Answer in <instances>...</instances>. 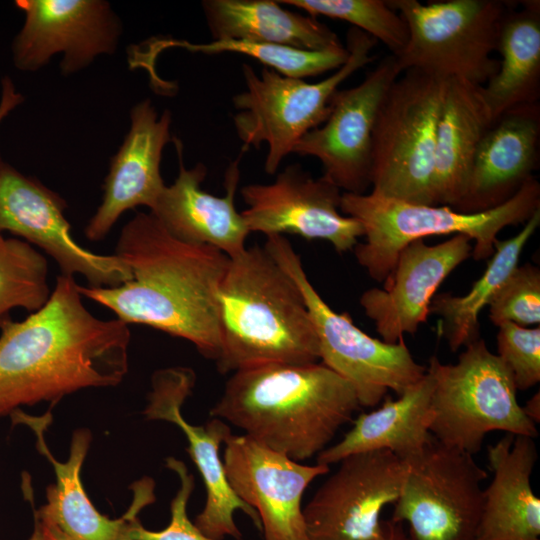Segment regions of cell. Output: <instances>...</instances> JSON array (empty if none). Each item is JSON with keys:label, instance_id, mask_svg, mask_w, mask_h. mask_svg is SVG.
I'll return each mask as SVG.
<instances>
[{"label": "cell", "instance_id": "obj_1", "mask_svg": "<svg viewBox=\"0 0 540 540\" xmlns=\"http://www.w3.org/2000/svg\"><path fill=\"white\" fill-rule=\"evenodd\" d=\"M130 338L128 324L84 306L74 277L58 276L39 310L22 321L0 319V416L118 385L128 371Z\"/></svg>", "mask_w": 540, "mask_h": 540}, {"label": "cell", "instance_id": "obj_2", "mask_svg": "<svg viewBox=\"0 0 540 540\" xmlns=\"http://www.w3.org/2000/svg\"><path fill=\"white\" fill-rule=\"evenodd\" d=\"M131 272L115 287L78 285L80 294L126 324H140L192 343L207 359L221 350L217 292L229 257L173 237L152 213L135 214L114 253Z\"/></svg>", "mask_w": 540, "mask_h": 540}, {"label": "cell", "instance_id": "obj_3", "mask_svg": "<svg viewBox=\"0 0 540 540\" xmlns=\"http://www.w3.org/2000/svg\"><path fill=\"white\" fill-rule=\"evenodd\" d=\"M360 407L352 385L322 363L269 364L233 372L210 415L301 462L325 450Z\"/></svg>", "mask_w": 540, "mask_h": 540}, {"label": "cell", "instance_id": "obj_4", "mask_svg": "<svg viewBox=\"0 0 540 540\" xmlns=\"http://www.w3.org/2000/svg\"><path fill=\"white\" fill-rule=\"evenodd\" d=\"M221 374L269 365L320 360L317 335L293 279L264 246L229 262L217 292Z\"/></svg>", "mask_w": 540, "mask_h": 540}, {"label": "cell", "instance_id": "obj_5", "mask_svg": "<svg viewBox=\"0 0 540 540\" xmlns=\"http://www.w3.org/2000/svg\"><path fill=\"white\" fill-rule=\"evenodd\" d=\"M340 210L358 220L364 230V241L354 247L357 262L373 280L384 282L401 250L415 240L430 236L465 235L475 241L471 252L475 260L490 258L501 230L526 223L540 210V184L532 177L508 201L478 213H462L442 205L414 204L371 192H343Z\"/></svg>", "mask_w": 540, "mask_h": 540}, {"label": "cell", "instance_id": "obj_6", "mask_svg": "<svg viewBox=\"0 0 540 540\" xmlns=\"http://www.w3.org/2000/svg\"><path fill=\"white\" fill-rule=\"evenodd\" d=\"M376 43L351 27L346 35L347 61L316 83L286 77L265 66L258 75L249 64L242 65L246 89L232 99L238 110L233 125L244 148L267 144V174H275L296 143L326 121L332 96L342 82L373 60L370 53Z\"/></svg>", "mask_w": 540, "mask_h": 540}, {"label": "cell", "instance_id": "obj_7", "mask_svg": "<svg viewBox=\"0 0 540 540\" xmlns=\"http://www.w3.org/2000/svg\"><path fill=\"white\" fill-rule=\"evenodd\" d=\"M401 74L384 95L375 119L371 193L435 205L434 152L447 80L418 69Z\"/></svg>", "mask_w": 540, "mask_h": 540}, {"label": "cell", "instance_id": "obj_8", "mask_svg": "<svg viewBox=\"0 0 540 540\" xmlns=\"http://www.w3.org/2000/svg\"><path fill=\"white\" fill-rule=\"evenodd\" d=\"M427 371L434 379L429 431L439 442L474 455L492 431L537 437L511 371L483 339L466 346L455 364L432 356Z\"/></svg>", "mask_w": 540, "mask_h": 540}, {"label": "cell", "instance_id": "obj_9", "mask_svg": "<svg viewBox=\"0 0 540 540\" xmlns=\"http://www.w3.org/2000/svg\"><path fill=\"white\" fill-rule=\"evenodd\" d=\"M405 20L409 39L393 55L401 72L418 69L442 79L460 78L483 86L497 72L492 57L507 12L505 0H389Z\"/></svg>", "mask_w": 540, "mask_h": 540}, {"label": "cell", "instance_id": "obj_10", "mask_svg": "<svg viewBox=\"0 0 540 540\" xmlns=\"http://www.w3.org/2000/svg\"><path fill=\"white\" fill-rule=\"evenodd\" d=\"M265 249L298 286L319 346L321 363L348 381L361 407H374L388 390L398 396L421 380L427 368L417 363L404 339L387 343L358 328L347 313L335 312L310 282L300 255L283 235L266 237Z\"/></svg>", "mask_w": 540, "mask_h": 540}, {"label": "cell", "instance_id": "obj_11", "mask_svg": "<svg viewBox=\"0 0 540 540\" xmlns=\"http://www.w3.org/2000/svg\"><path fill=\"white\" fill-rule=\"evenodd\" d=\"M406 463L391 519L408 523L410 540H474L487 473L473 455L432 437Z\"/></svg>", "mask_w": 540, "mask_h": 540}, {"label": "cell", "instance_id": "obj_12", "mask_svg": "<svg viewBox=\"0 0 540 540\" xmlns=\"http://www.w3.org/2000/svg\"><path fill=\"white\" fill-rule=\"evenodd\" d=\"M303 508L309 540H369L382 510L398 499L408 469L389 450L351 454Z\"/></svg>", "mask_w": 540, "mask_h": 540}, {"label": "cell", "instance_id": "obj_13", "mask_svg": "<svg viewBox=\"0 0 540 540\" xmlns=\"http://www.w3.org/2000/svg\"><path fill=\"white\" fill-rule=\"evenodd\" d=\"M15 5L24 14L11 45L20 71H38L62 54L60 69L69 76L117 50L122 23L107 1L16 0Z\"/></svg>", "mask_w": 540, "mask_h": 540}, {"label": "cell", "instance_id": "obj_14", "mask_svg": "<svg viewBox=\"0 0 540 540\" xmlns=\"http://www.w3.org/2000/svg\"><path fill=\"white\" fill-rule=\"evenodd\" d=\"M66 207L56 192L0 160V233L8 231L38 246L58 264L61 275H81L90 287L128 281L130 269L115 254L91 252L74 240Z\"/></svg>", "mask_w": 540, "mask_h": 540}, {"label": "cell", "instance_id": "obj_15", "mask_svg": "<svg viewBox=\"0 0 540 540\" xmlns=\"http://www.w3.org/2000/svg\"><path fill=\"white\" fill-rule=\"evenodd\" d=\"M241 196L247 208L240 213L250 233L321 239L340 254L354 249L364 236L361 223L342 214L341 190L324 175L313 177L298 163L285 167L270 184L242 187Z\"/></svg>", "mask_w": 540, "mask_h": 540}, {"label": "cell", "instance_id": "obj_16", "mask_svg": "<svg viewBox=\"0 0 540 540\" xmlns=\"http://www.w3.org/2000/svg\"><path fill=\"white\" fill-rule=\"evenodd\" d=\"M395 57H384L358 85L337 90L330 113L305 134L292 153L317 158L323 175L346 193L365 194L371 187L372 132L381 101L401 75Z\"/></svg>", "mask_w": 540, "mask_h": 540}, {"label": "cell", "instance_id": "obj_17", "mask_svg": "<svg viewBox=\"0 0 540 540\" xmlns=\"http://www.w3.org/2000/svg\"><path fill=\"white\" fill-rule=\"evenodd\" d=\"M196 382L193 369L174 366L159 369L151 378V390L143 411L150 420H164L177 425L188 441L187 451L201 474L206 501L194 524L206 536L222 540L231 536L242 537L234 512L240 509L261 530L257 512L240 500L231 489L224 472L219 449L231 435L230 426L219 418L203 425H192L182 416L181 408L190 396Z\"/></svg>", "mask_w": 540, "mask_h": 540}, {"label": "cell", "instance_id": "obj_18", "mask_svg": "<svg viewBox=\"0 0 540 540\" xmlns=\"http://www.w3.org/2000/svg\"><path fill=\"white\" fill-rule=\"evenodd\" d=\"M224 446L226 479L235 495L257 512L264 540H309L302 497L330 467L302 464L245 434L229 435Z\"/></svg>", "mask_w": 540, "mask_h": 540}, {"label": "cell", "instance_id": "obj_19", "mask_svg": "<svg viewBox=\"0 0 540 540\" xmlns=\"http://www.w3.org/2000/svg\"><path fill=\"white\" fill-rule=\"evenodd\" d=\"M470 242L462 234L436 245L415 240L399 253L384 287L362 293L359 303L384 342L397 343L406 333L414 335L426 322L437 289L471 256Z\"/></svg>", "mask_w": 540, "mask_h": 540}, {"label": "cell", "instance_id": "obj_20", "mask_svg": "<svg viewBox=\"0 0 540 540\" xmlns=\"http://www.w3.org/2000/svg\"><path fill=\"white\" fill-rule=\"evenodd\" d=\"M170 125V112L159 116L149 99L131 108L130 128L111 160L102 201L85 227L88 240H103L124 212L154 207L166 186L160 164L171 141Z\"/></svg>", "mask_w": 540, "mask_h": 540}, {"label": "cell", "instance_id": "obj_21", "mask_svg": "<svg viewBox=\"0 0 540 540\" xmlns=\"http://www.w3.org/2000/svg\"><path fill=\"white\" fill-rule=\"evenodd\" d=\"M175 140L179 172L175 181L165 186L150 210L161 225L185 243L216 248L233 258L246 248L250 231L235 208L234 197L239 183V159L231 163L225 175L226 194L216 196L201 187L207 175L202 163L187 169L183 147Z\"/></svg>", "mask_w": 540, "mask_h": 540}, {"label": "cell", "instance_id": "obj_22", "mask_svg": "<svg viewBox=\"0 0 540 540\" xmlns=\"http://www.w3.org/2000/svg\"><path fill=\"white\" fill-rule=\"evenodd\" d=\"M540 104L515 107L497 118L477 148L466 190L454 210L496 208L533 176L539 164Z\"/></svg>", "mask_w": 540, "mask_h": 540}, {"label": "cell", "instance_id": "obj_23", "mask_svg": "<svg viewBox=\"0 0 540 540\" xmlns=\"http://www.w3.org/2000/svg\"><path fill=\"white\" fill-rule=\"evenodd\" d=\"M10 416L14 424L27 425L34 432L37 449L51 462L56 475L55 484L47 489V503L35 512V518L57 527L70 540H130L131 522L141 508L132 502L123 517L109 519L97 511L82 485L80 472L90 446V432L75 431L68 459L59 462L44 440V431L51 422L49 412L35 417L16 409Z\"/></svg>", "mask_w": 540, "mask_h": 540}, {"label": "cell", "instance_id": "obj_24", "mask_svg": "<svg viewBox=\"0 0 540 540\" xmlns=\"http://www.w3.org/2000/svg\"><path fill=\"white\" fill-rule=\"evenodd\" d=\"M538 459L534 438L506 433L487 447L493 478L483 489L474 540H540V500L531 475Z\"/></svg>", "mask_w": 540, "mask_h": 540}, {"label": "cell", "instance_id": "obj_25", "mask_svg": "<svg viewBox=\"0 0 540 540\" xmlns=\"http://www.w3.org/2000/svg\"><path fill=\"white\" fill-rule=\"evenodd\" d=\"M492 123L482 86L460 78L447 79L434 152L435 205L454 209L460 202L477 148Z\"/></svg>", "mask_w": 540, "mask_h": 540}, {"label": "cell", "instance_id": "obj_26", "mask_svg": "<svg viewBox=\"0 0 540 540\" xmlns=\"http://www.w3.org/2000/svg\"><path fill=\"white\" fill-rule=\"evenodd\" d=\"M434 379L427 371L397 399L386 398L381 407L360 414L336 444L317 455V463L330 465L359 452L389 450L407 461L433 437L429 431Z\"/></svg>", "mask_w": 540, "mask_h": 540}, {"label": "cell", "instance_id": "obj_27", "mask_svg": "<svg viewBox=\"0 0 540 540\" xmlns=\"http://www.w3.org/2000/svg\"><path fill=\"white\" fill-rule=\"evenodd\" d=\"M203 13L213 40H243L321 51L343 47L337 34L311 15L273 0H205Z\"/></svg>", "mask_w": 540, "mask_h": 540}, {"label": "cell", "instance_id": "obj_28", "mask_svg": "<svg viewBox=\"0 0 540 540\" xmlns=\"http://www.w3.org/2000/svg\"><path fill=\"white\" fill-rule=\"evenodd\" d=\"M497 51L498 70L482 86L493 122L515 107L539 103L540 1L516 2L507 12Z\"/></svg>", "mask_w": 540, "mask_h": 540}, {"label": "cell", "instance_id": "obj_29", "mask_svg": "<svg viewBox=\"0 0 540 540\" xmlns=\"http://www.w3.org/2000/svg\"><path fill=\"white\" fill-rule=\"evenodd\" d=\"M539 225L540 210H537L515 236L504 241L497 239L483 275L467 294H435L429 313L440 317L437 331L446 339L451 351L480 339V312L489 306L501 285L518 266L523 248Z\"/></svg>", "mask_w": 540, "mask_h": 540}, {"label": "cell", "instance_id": "obj_30", "mask_svg": "<svg viewBox=\"0 0 540 540\" xmlns=\"http://www.w3.org/2000/svg\"><path fill=\"white\" fill-rule=\"evenodd\" d=\"M145 50H131L129 62L132 67L152 71L158 54L168 48H184L190 52L216 54L233 52L247 55L263 63L277 73L291 78L303 79L338 69L348 59L345 46L335 49L309 51L292 47L256 43L243 40H213L194 44L173 38H153L144 43Z\"/></svg>", "mask_w": 540, "mask_h": 540}, {"label": "cell", "instance_id": "obj_31", "mask_svg": "<svg viewBox=\"0 0 540 540\" xmlns=\"http://www.w3.org/2000/svg\"><path fill=\"white\" fill-rule=\"evenodd\" d=\"M50 295L46 257L25 240L0 233V319L14 308L33 313Z\"/></svg>", "mask_w": 540, "mask_h": 540}, {"label": "cell", "instance_id": "obj_32", "mask_svg": "<svg viewBox=\"0 0 540 540\" xmlns=\"http://www.w3.org/2000/svg\"><path fill=\"white\" fill-rule=\"evenodd\" d=\"M313 17L325 16L352 24L391 51L399 54L409 39L408 26L403 17L383 0H281Z\"/></svg>", "mask_w": 540, "mask_h": 540}, {"label": "cell", "instance_id": "obj_33", "mask_svg": "<svg viewBox=\"0 0 540 540\" xmlns=\"http://www.w3.org/2000/svg\"><path fill=\"white\" fill-rule=\"evenodd\" d=\"M489 317L495 326L512 322L520 326L540 323V270L525 263L517 266L489 304Z\"/></svg>", "mask_w": 540, "mask_h": 540}, {"label": "cell", "instance_id": "obj_34", "mask_svg": "<svg viewBox=\"0 0 540 540\" xmlns=\"http://www.w3.org/2000/svg\"><path fill=\"white\" fill-rule=\"evenodd\" d=\"M498 357L513 375L517 390L525 391L540 381V327L527 328L512 322L498 326Z\"/></svg>", "mask_w": 540, "mask_h": 540}, {"label": "cell", "instance_id": "obj_35", "mask_svg": "<svg viewBox=\"0 0 540 540\" xmlns=\"http://www.w3.org/2000/svg\"><path fill=\"white\" fill-rule=\"evenodd\" d=\"M166 466L179 478L180 487L171 501V520L161 531L145 529L136 519L131 522L130 540H214L204 535L187 516V504L194 488V477L186 465L173 457L166 459Z\"/></svg>", "mask_w": 540, "mask_h": 540}, {"label": "cell", "instance_id": "obj_36", "mask_svg": "<svg viewBox=\"0 0 540 540\" xmlns=\"http://www.w3.org/2000/svg\"><path fill=\"white\" fill-rule=\"evenodd\" d=\"M24 101L23 95L16 89L9 76L1 79L0 90V127L3 121ZM0 160H2L0 156Z\"/></svg>", "mask_w": 540, "mask_h": 540}, {"label": "cell", "instance_id": "obj_37", "mask_svg": "<svg viewBox=\"0 0 540 540\" xmlns=\"http://www.w3.org/2000/svg\"><path fill=\"white\" fill-rule=\"evenodd\" d=\"M369 540H410L403 522L393 519L382 521L379 534Z\"/></svg>", "mask_w": 540, "mask_h": 540}, {"label": "cell", "instance_id": "obj_38", "mask_svg": "<svg viewBox=\"0 0 540 540\" xmlns=\"http://www.w3.org/2000/svg\"><path fill=\"white\" fill-rule=\"evenodd\" d=\"M525 415L535 424L540 422V393H535L524 406Z\"/></svg>", "mask_w": 540, "mask_h": 540}, {"label": "cell", "instance_id": "obj_39", "mask_svg": "<svg viewBox=\"0 0 540 540\" xmlns=\"http://www.w3.org/2000/svg\"><path fill=\"white\" fill-rule=\"evenodd\" d=\"M35 520L40 524L43 536L45 540H70L65 534H63L57 527L41 522L37 518Z\"/></svg>", "mask_w": 540, "mask_h": 540}, {"label": "cell", "instance_id": "obj_40", "mask_svg": "<svg viewBox=\"0 0 540 540\" xmlns=\"http://www.w3.org/2000/svg\"><path fill=\"white\" fill-rule=\"evenodd\" d=\"M28 540H45L44 536H43V533H42V530H41V527H40V524L38 523L37 520H35V526H34L33 533H32V535L30 536V538Z\"/></svg>", "mask_w": 540, "mask_h": 540}]
</instances>
